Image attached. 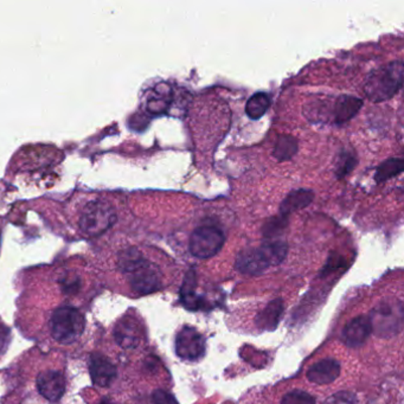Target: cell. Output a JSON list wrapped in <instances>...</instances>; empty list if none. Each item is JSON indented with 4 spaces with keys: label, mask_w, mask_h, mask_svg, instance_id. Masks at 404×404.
<instances>
[{
    "label": "cell",
    "mask_w": 404,
    "mask_h": 404,
    "mask_svg": "<svg viewBox=\"0 0 404 404\" xmlns=\"http://www.w3.org/2000/svg\"><path fill=\"white\" fill-rule=\"evenodd\" d=\"M403 83V62H391L370 74L365 83L366 97L372 102H383L395 97Z\"/></svg>",
    "instance_id": "6da1fadb"
},
{
    "label": "cell",
    "mask_w": 404,
    "mask_h": 404,
    "mask_svg": "<svg viewBox=\"0 0 404 404\" xmlns=\"http://www.w3.org/2000/svg\"><path fill=\"white\" fill-rule=\"evenodd\" d=\"M85 320L76 308H58L51 318V333L55 340L61 344L76 342L85 331Z\"/></svg>",
    "instance_id": "7a4b0ae2"
},
{
    "label": "cell",
    "mask_w": 404,
    "mask_h": 404,
    "mask_svg": "<svg viewBox=\"0 0 404 404\" xmlns=\"http://www.w3.org/2000/svg\"><path fill=\"white\" fill-rule=\"evenodd\" d=\"M116 214L112 205L104 200H92L80 216V229L85 235L99 236L116 223Z\"/></svg>",
    "instance_id": "3957f363"
},
{
    "label": "cell",
    "mask_w": 404,
    "mask_h": 404,
    "mask_svg": "<svg viewBox=\"0 0 404 404\" xmlns=\"http://www.w3.org/2000/svg\"><path fill=\"white\" fill-rule=\"evenodd\" d=\"M225 236L216 225H202L193 230L190 237V251L198 258L215 256L223 248Z\"/></svg>",
    "instance_id": "277c9868"
},
{
    "label": "cell",
    "mask_w": 404,
    "mask_h": 404,
    "mask_svg": "<svg viewBox=\"0 0 404 404\" xmlns=\"http://www.w3.org/2000/svg\"><path fill=\"white\" fill-rule=\"evenodd\" d=\"M132 288L139 294H151L162 287V277L158 268L144 258L130 272Z\"/></svg>",
    "instance_id": "5b68a950"
},
{
    "label": "cell",
    "mask_w": 404,
    "mask_h": 404,
    "mask_svg": "<svg viewBox=\"0 0 404 404\" xmlns=\"http://www.w3.org/2000/svg\"><path fill=\"white\" fill-rule=\"evenodd\" d=\"M402 306L393 307L389 304H383L375 308L372 316L369 318L371 328L375 333L388 337V335H396L400 330L402 325Z\"/></svg>",
    "instance_id": "8992f818"
},
{
    "label": "cell",
    "mask_w": 404,
    "mask_h": 404,
    "mask_svg": "<svg viewBox=\"0 0 404 404\" xmlns=\"http://www.w3.org/2000/svg\"><path fill=\"white\" fill-rule=\"evenodd\" d=\"M176 352L186 361H198L205 352V340L200 332L193 328H184L176 339Z\"/></svg>",
    "instance_id": "52a82bcc"
},
{
    "label": "cell",
    "mask_w": 404,
    "mask_h": 404,
    "mask_svg": "<svg viewBox=\"0 0 404 404\" xmlns=\"http://www.w3.org/2000/svg\"><path fill=\"white\" fill-rule=\"evenodd\" d=\"M236 270L246 275H260L270 267L261 246L246 248L239 251L235 262Z\"/></svg>",
    "instance_id": "ba28073f"
},
{
    "label": "cell",
    "mask_w": 404,
    "mask_h": 404,
    "mask_svg": "<svg viewBox=\"0 0 404 404\" xmlns=\"http://www.w3.org/2000/svg\"><path fill=\"white\" fill-rule=\"evenodd\" d=\"M37 389L43 397L57 402L66 391V379L58 371H44L37 377Z\"/></svg>",
    "instance_id": "9c48e42d"
},
{
    "label": "cell",
    "mask_w": 404,
    "mask_h": 404,
    "mask_svg": "<svg viewBox=\"0 0 404 404\" xmlns=\"http://www.w3.org/2000/svg\"><path fill=\"white\" fill-rule=\"evenodd\" d=\"M114 338L116 343L123 349H134L141 342L143 331L134 318L125 316L116 323Z\"/></svg>",
    "instance_id": "30bf717a"
},
{
    "label": "cell",
    "mask_w": 404,
    "mask_h": 404,
    "mask_svg": "<svg viewBox=\"0 0 404 404\" xmlns=\"http://www.w3.org/2000/svg\"><path fill=\"white\" fill-rule=\"evenodd\" d=\"M371 332L372 328L368 316L354 318L344 328V343L347 344V347H361L362 344L365 343Z\"/></svg>",
    "instance_id": "8fae6325"
},
{
    "label": "cell",
    "mask_w": 404,
    "mask_h": 404,
    "mask_svg": "<svg viewBox=\"0 0 404 404\" xmlns=\"http://www.w3.org/2000/svg\"><path fill=\"white\" fill-rule=\"evenodd\" d=\"M90 377H92L94 384L101 388L109 386L113 379L116 378V366L109 362L107 358H104L101 354H94L90 359Z\"/></svg>",
    "instance_id": "7c38bea8"
},
{
    "label": "cell",
    "mask_w": 404,
    "mask_h": 404,
    "mask_svg": "<svg viewBox=\"0 0 404 404\" xmlns=\"http://www.w3.org/2000/svg\"><path fill=\"white\" fill-rule=\"evenodd\" d=\"M340 374V364L335 359H323L308 370L307 378L316 384H330Z\"/></svg>",
    "instance_id": "4fadbf2b"
},
{
    "label": "cell",
    "mask_w": 404,
    "mask_h": 404,
    "mask_svg": "<svg viewBox=\"0 0 404 404\" xmlns=\"http://www.w3.org/2000/svg\"><path fill=\"white\" fill-rule=\"evenodd\" d=\"M313 198H314V193H313L312 190H293L286 196L285 200H282L279 215L288 218V216L293 212L306 208V207L311 204Z\"/></svg>",
    "instance_id": "5bb4252c"
},
{
    "label": "cell",
    "mask_w": 404,
    "mask_h": 404,
    "mask_svg": "<svg viewBox=\"0 0 404 404\" xmlns=\"http://www.w3.org/2000/svg\"><path fill=\"white\" fill-rule=\"evenodd\" d=\"M172 101V88L167 83H159L153 89V94L148 97L147 112L152 116H162L167 112Z\"/></svg>",
    "instance_id": "9a60e30c"
},
{
    "label": "cell",
    "mask_w": 404,
    "mask_h": 404,
    "mask_svg": "<svg viewBox=\"0 0 404 404\" xmlns=\"http://www.w3.org/2000/svg\"><path fill=\"white\" fill-rule=\"evenodd\" d=\"M362 106V99L351 95H342L335 104V123L337 125H343L350 121L352 118L357 116Z\"/></svg>",
    "instance_id": "2e32d148"
},
{
    "label": "cell",
    "mask_w": 404,
    "mask_h": 404,
    "mask_svg": "<svg viewBox=\"0 0 404 404\" xmlns=\"http://www.w3.org/2000/svg\"><path fill=\"white\" fill-rule=\"evenodd\" d=\"M282 313H284V304L282 300L277 299L272 301L256 318V325L261 330L272 331L277 328V323L281 319Z\"/></svg>",
    "instance_id": "e0dca14e"
},
{
    "label": "cell",
    "mask_w": 404,
    "mask_h": 404,
    "mask_svg": "<svg viewBox=\"0 0 404 404\" xmlns=\"http://www.w3.org/2000/svg\"><path fill=\"white\" fill-rule=\"evenodd\" d=\"M299 150V144L297 139L292 135L284 134L277 138L275 146H274V158L279 162H286L292 159Z\"/></svg>",
    "instance_id": "ac0fdd59"
},
{
    "label": "cell",
    "mask_w": 404,
    "mask_h": 404,
    "mask_svg": "<svg viewBox=\"0 0 404 404\" xmlns=\"http://www.w3.org/2000/svg\"><path fill=\"white\" fill-rule=\"evenodd\" d=\"M270 97L267 92H256L246 104V114L251 119H261L270 109Z\"/></svg>",
    "instance_id": "d6986e66"
},
{
    "label": "cell",
    "mask_w": 404,
    "mask_h": 404,
    "mask_svg": "<svg viewBox=\"0 0 404 404\" xmlns=\"http://www.w3.org/2000/svg\"><path fill=\"white\" fill-rule=\"evenodd\" d=\"M403 166L402 159L393 158L386 160L378 166L376 174H375V181L377 183H383V181H389L390 178L396 177L402 174Z\"/></svg>",
    "instance_id": "ffe728a7"
},
{
    "label": "cell",
    "mask_w": 404,
    "mask_h": 404,
    "mask_svg": "<svg viewBox=\"0 0 404 404\" xmlns=\"http://www.w3.org/2000/svg\"><path fill=\"white\" fill-rule=\"evenodd\" d=\"M357 165V157L354 155V152L350 151H342L337 155L335 160V174L338 179L345 177L350 174L351 171Z\"/></svg>",
    "instance_id": "44dd1931"
},
{
    "label": "cell",
    "mask_w": 404,
    "mask_h": 404,
    "mask_svg": "<svg viewBox=\"0 0 404 404\" xmlns=\"http://www.w3.org/2000/svg\"><path fill=\"white\" fill-rule=\"evenodd\" d=\"M287 225H288V218L281 215H277L267 221L266 224L262 228V232L267 239H270V237L280 234Z\"/></svg>",
    "instance_id": "7402d4cb"
},
{
    "label": "cell",
    "mask_w": 404,
    "mask_h": 404,
    "mask_svg": "<svg viewBox=\"0 0 404 404\" xmlns=\"http://www.w3.org/2000/svg\"><path fill=\"white\" fill-rule=\"evenodd\" d=\"M281 404H316V400L306 391L293 390L291 393H286Z\"/></svg>",
    "instance_id": "603a6c76"
},
{
    "label": "cell",
    "mask_w": 404,
    "mask_h": 404,
    "mask_svg": "<svg viewBox=\"0 0 404 404\" xmlns=\"http://www.w3.org/2000/svg\"><path fill=\"white\" fill-rule=\"evenodd\" d=\"M325 404H357V398L354 393L342 391L328 397V400H325Z\"/></svg>",
    "instance_id": "cb8c5ba5"
},
{
    "label": "cell",
    "mask_w": 404,
    "mask_h": 404,
    "mask_svg": "<svg viewBox=\"0 0 404 404\" xmlns=\"http://www.w3.org/2000/svg\"><path fill=\"white\" fill-rule=\"evenodd\" d=\"M154 404H179L174 398V395L167 393L165 390H155L153 393Z\"/></svg>",
    "instance_id": "d4e9b609"
},
{
    "label": "cell",
    "mask_w": 404,
    "mask_h": 404,
    "mask_svg": "<svg viewBox=\"0 0 404 404\" xmlns=\"http://www.w3.org/2000/svg\"><path fill=\"white\" fill-rule=\"evenodd\" d=\"M10 330L5 326H0V354H4L10 343Z\"/></svg>",
    "instance_id": "484cf974"
},
{
    "label": "cell",
    "mask_w": 404,
    "mask_h": 404,
    "mask_svg": "<svg viewBox=\"0 0 404 404\" xmlns=\"http://www.w3.org/2000/svg\"><path fill=\"white\" fill-rule=\"evenodd\" d=\"M99 404H116V403H114V402H111V400H104Z\"/></svg>",
    "instance_id": "4316f807"
}]
</instances>
